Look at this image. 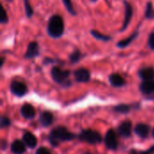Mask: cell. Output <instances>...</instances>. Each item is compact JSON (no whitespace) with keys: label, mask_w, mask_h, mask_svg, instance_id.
Instances as JSON below:
<instances>
[{"label":"cell","mask_w":154,"mask_h":154,"mask_svg":"<svg viewBox=\"0 0 154 154\" xmlns=\"http://www.w3.org/2000/svg\"><path fill=\"white\" fill-rule=\"evenodd\" d=\"M76 138V135L69 132L65 126H57L53 128L48 137L49 143L51 146L57 147L62 142H70Z\"/></svg>","instance_id":"1"},{"label":"cell","mask_w":154,"mask_h":154,"mask_svg":"<svg viewBox=\"0 0 154 154\" xmlns=\"http://www.w3.org/2000/svg\"><path fill=\"white\" fill-rule=\"evenodd\" d=\"M65 30L64 22L62 17L60 14H53L50 17L48 25H47V32L50 37L57 39L63 35Z\"/></svg>","instance_id":"2"},{"label":"cell","mask_w":154,"mask_h":154,"mask_svg":"<svg viewBox=\"0 0 154 154\" xmlns=\"http://www.w3.org/2000/svg\"><path fill=\"white\" fill-rule=\"evenodd\" d=\"M70 71L68 69H62L59 66H54L51 69V77L54 82L60 85L63 88H69L71 86V81L69 80Z\"/></svg>","instance_id":"3"},{"label":"cell","mask_w":154,"mask_h":154,"mask_svg":"<svg viewBox=\"0 0 154 154\" xmlns=\"http://www.w3.org/2000/svg\"><path fill=\"white\" fill-rule=\"evenodd\" d=\"M78 138L80 142H83L88 144H98L103 141V137L100 134V133L92 129L82 130L79 133Z\"/></svg>","instance_id":"4"},{"label":"cell","mask_w":154,"mask_h":154,"mask_svg":"<svg viewBox=\"0 0 154 154\" xmlns=\"http://www.w3.org/2000/svg\"><path fill=\"white\" fill-rule=\"evenodd\" d=\"M10 91L13 95H14L15 97H24L27 92H28V88L27 86L22 82V81H18V80H13L10 84Z\"/></svg>","instance_id":"5"},{"label":"cell","mask_w":154,"mask_h":154,"mask_svg":"<svg viewBox=\"0 0 154 154\" xmlns=\"http://www.w3.org/2000/svg\"><path fill=\"white\" fill-rule=\"evenodd\" d=\"M104 142H105L106 147L108 150H111V151L117 150V148H118V140H117L116 131L113 130V129H109L106 134Z\"/></svg>","instance_id":"6"},{"label":"cell","mask_w":154,"mask_h":154,"mask_svg":"<svg viewBox=\"0 0 154 154\" xmlns=\"http://www.w3.org/2000/svg\"><path fill=\"white\" fill-rule=\"evenodd\" d=\"M139 89L146 99H154V80L143 81L139 86Z\"/></svg>","instance_id":"7"},{"label":"cell","mask_w":154,"mask_h":154,"mask_svg":"<svg viewBox=\"0 0 154 154\" xmlns=\"http://www.w3.org/2000/svg\"><path fill=\"white\" fill-rule=\"evenodd\" d=\"M123 4L125 5V19H124V23L121 28V32H124L127 29L128 25L131 23V20L133 18V14H134V10H133V6L132 5L127 1V0H124Z\"/></svg>","instance_id":"8"},{"label":"cell","mask_w":154,"mask_h":154,"mask_svg":"<svg viewBox=\"0 0 154 154\" xmlns=\"http://www.w3.org/2000/svg\"><path fill=\"white\" fill-rule=\"evenodd\" d=\"M117 133L120 136L124 138H129L133 133V125L131 121H124L117 127Z\"/></svg>","instance_id":"9"},{"label":"cell","mask_w":154,"mask_h":154,"mask_svg":"<svg viewBox=\"0 0 154 154\" xmlns=\"http://www.w3.org/2000/svg\"><path fill=\"white\" fill-rule=\"evenodd\" d=\"M75 80L79 83H87L90 80V71L85 68H79L73 73Z\"/></svg>","instance_id":"10"},{"label":"cell","mask_w":154,"mask_h":154,"mask_svg":"<svg viewBox=\"0 0 154 154\" xmlns=\"http://www.w3.org/2000/svg\"><path fill=\"white\" fill-rule=\"evenodd\" d=\"M39 54H40V48H39L38 42H31L27 45V49H26V51H25L23 57H24V59L32 60V59L38 57Z\"/></svg>","instance_id":"11"},{"label":"cell","mask_w":154,"mask_h":154,"mask_svg":"<svg viewBox=\"0 0 154 154\" xmlns=\"http://www.w3.org/2000/svg\"><path fill=\"white\" fill-rule=\"evenodd\" d=\"M134 131V134L138 137H140L142 139H146L149 136V134H150L151 127L148 125H146V124L139 123V124H137L135 125Z\"/></svg>","instance_id":"12"},{"label":"cell","mask_w":154,"mask_h":154,"mask_svg":"<svg viewBox=\"0 0 154 154\" xmlns=\"http://www.w3.org/2000/svg\"><path fill=\"white\" fill-rule=\"evenodd\" d=\"M39 122H40V124H41L42 126H43V127H49L54 122V116L50 111H43L40 115Z\"/></svg>","instance_id":"13"},{"label":"cell","mask_w":154,"mask_h":154,"mask_svg":"<svg viewBox=\"0 0 154 154\" xmlns=\"http://www.w3.org/2000/svg\"><path fill=\"white\" fill-rule=\"evenodd\" d=\"M26 145L23 140L15 139L10 145L11 152L14 154H23L26 152Z\"/></svg>","instance_id":"14"},{"label":"cell","mask_w":154,"mask_h":154,"mask_svg":"<svg viewBox=\"0 0 154 154\" xmlns=\"http://www.w3.org/2000/svg\"><path fill=\"white\" fill-rule=\"evenodd\" d=\"M20 111H21V115L25 119H32L35 116V114H36L35 108L33 107V106H32L29 103H24L22 106Z\"/></svg>","instance_id":"15"},{"label":"cell","mask_w":154,"mask_h":154,"mask_svg":"<svg viewBox=\"0 0 154 154\" xmlns=\"http://www.w3.org/2000/svg\"><path fill=\"white\" fill-rule=\"evenodd\" d=\"M139 78L143 80H154V69L152 67H144L138 71Z\"/></svg>","instance_id":"16"},{"label":"cell","mask_w":154,"mask_h":154,"mask_svg":"<svg viewBox=\"0 0 154 154\" xmlns=\"http://www.w3.org/2000/svg\"><path fill=\"white\" fill-rule=\"evenodd\" d=\"M109 83L114 88H122L125 85V79L118 73H112L108 77Z\"/></svg>","instance_id":"17"},{"label":"cell","mask_w":154,"mask_h":154,"mask_svg":"<svg viewBox=\"0 0 154 154\" xmlns=\"http://www.w3.org/2000/svg\"><path fill=\"white\" fill-rule=\"evenodd\" d=\"M23 141L25 143V145L28 148H30V149L35 148L36 145H37V143H38L37 138L31 132H26V133L23 134Z\"/></svg>","instance_id":"18"},{"label":"cell","mask_w":154,"mask_h":154,"mask_svg":"<svg viewBox=\"0 0 154 154\" xmlns=\"http://www.w3.org/2000/svg\"><path fill=\"white\" fill-rule=\"evenodd\" d=\"M138 35H139V32H138V31H135L134 33H132V34H131L130 36H128L127 38L119 41V42H117L116 46H117L118 48H120V49H124V48L129 46V45H130V44L138 37Z\"/></svg>","instance_id":"19"},{"label":"cell","mask_w":154,"mask_h":154,"mask_svg":"<svg viewBox=\"0 0 154 154\" xmlns=\"http://www.w3.org/2000/svg\"><path fill=\"white\" fill-rule=\"evenodd\" d=\"M144 17L147 20H152V19H154V6L152 1H149L146 4L145 10H144Z\"/></svg>","instance_id":"20"},{"label":"cell","mask_w":154,"mask_h":154,"mask_svg":"<svg viewBox=\"0 0 154 154\" xmlns=\"http://www.w3.org/2000/svg\"><path fill=\"white\" fill-rule=\"evenodd\" d=\"M131 108L132 106H129V105H125V104H119L116 106H114V111L116 113H118V114H123V115H125V114H128L130 113L131 111Z\"/></svg>","instance_id":"21"},{"label":"cell","mask_w":154,"mask_h":154,"mask_svg":"<svg viewBox=\"0 0 154 154\" xmlns=\"http://www.w3.org/2000/svg\"><path fill=\"white\" fill-rule=\"evenodd\" d=\"M90 33L91 35L96 38L97 40H99V41H103V42H108L112 39L111 36L109 35H106V34H104V33H101L100 32L98 31H96V30H91L90 31Z\"/></svg>","instance_id":"22"},{"label":"cell","mask_w":154,"mask_h":154,"mask_svg":"<svg viewBox=\"0 0 154 154\" xmlns=\"http://www.w3.org/2000/svg\"><path fill=\"white\" fill-rule=\"evenodd\" d=\"M82 58V53L79 50L76 49L74 50L69 56V61L72 63V64H76L78 63Z\"/></svg>","instance_id":"23"},{"label":"cell","mask_w":154,"mask_h":154,"mask_svg":"<svg viewBox=\"0 0 154 154\" xmlns=\"http://www.w3.org/2000/svg\"><path fill=\"white\" fill-rule=\"evenodd\" d=\"M65 8L67 9V11L69 13V14L71 15H76L77 14V12L75 11L74 9V6H73V4L71 2V0H61Z\"/></svg>","instance_id":"24"},{"label":"cell","mask_w":154,"mask_h":154,"mask_svg":"<svg viewBox=\"0 0 154 154\" xmlns=\"http://www.w3.org/2000/svg\"><path fill=\"white\" fill-rule=\"evenodd\" d=\"M23 5H24V9H25V14L28 18H31L33 15V9L31 5L30 0H23Z\"/></svg>","instance_id":"25"},{"label":"cell","mask_w":154,"mask_h":154,"mask_svg":"<svg viewBox=\"0 0 154 154\" xmlns=\"http://www.w3.org/2000/svg\"><path fill=\"white\" fill-rule=\"evenodd\" d=\"M10 125H11V120L9 119V117H7L5 116H2L0 117V127H1V129L7 128Z\"/></svg>","instance_id":"26"},{"label":"cell","mask_w":154,"mask_h":154,"mask_svg":"<svg viewBox=\"0 0 154 154\" xmlns=\"http://www.w3.org/2000/svg\"><path fill=\"white\" fill-rule=\"evenodd\" d=\"M0 22L1 23H6L8 22V15L4 6H2V16L0 18Z\"/></svg>","instance_id":"27"},{"label":"cell","mask_w":154,"mask_h":154,"mask_svg":"<svg viewBox=\"0 0 154 154\" xmlns=\"http://www.w3.org/2000/svg\"><path fill=\"white\" fill-rule=\"evenodd\" d=\"M148 45L152 51H154V32H151L148 38Z\"/></svg>","instance_id":"28"},{"label":"cell","mask_w":154,"mask_h":154,"mask_svg":"<svg viewBox=\"0 0 154 154\" xmlns=\"http://www.w3.org/2000/svg\"><path fill=\"white\" fill-rule=\"evenodd\" d=\"M35 154H51V152H50L46 147L42 146V147H39V148L36 150V152H35Z\"/></svg>","instance_id":"29"},{"label":"cell","mask_w":154,"mask_h":154,"mask_svg":"<svg viewBox=\"0 0 154 154\" xmlns=\"http://www.w3.org/2000/svg\"><path fill=\"white\" fill-rule=\"evenodd\" d=\"M0 147H1V150L2 151H5V148L7 147V142L5 139H2L1 140V142H0Z\"/></svg>","instance_id":"30"},{"label":"cell","mask_w":154,"mask_h":154,"mask_svg":"<svg viewBox=\"0 0 154 154\" xmlns=\"http://www.w3.org/2000/svg\"><path fill=\"white\" fill-rule=\"evenodd\" d=\"M52 62H54V60H51V59H50V58H45L44 60H43V64H45V65H48V64L52 63Z\"/></svg>","instance_id":"31"},{"label":"cell","mask_w":154,"mask_h":154,"mask_svg":"<svg viewBox=\"0 0 154 154\" xmlns=\"http://www.w3.org/2000/svg\"><path fill=\"white\" fill-rule=\"evenodd\" d=\"M4 62H5V57H1V64H0V67L2 68L3 65H4Z\"/></svg>","instance_id":"32"},{"label":"cell","mask_w":154,"mask_h":154,"mask_svg":"<svg viewBox=\"0 0 154 154\" xmlns=\"http://www.w3.org/2000/svg\"><path fill=\"white\" fill-rule=\"evenodd\" d=\"M152 137L154 138V128L152 129Z\"/></svg>","instance_id":"33"},{"label":"cell","mask_w":154,"mask_h":154,"mask_svg":"<svg viewBox=\"0 0 154 154\" xmlns=\"http://www.w3.org/2000/svg\"><path fill=\"white\" fill-rule=\"evenodd\" d=\"M84 154H92V153H90V152H85Z\"/></svg>","instance_id":"34"},{"label":"cell","mask_w":154,"mask_h":154,"mask_svg":"<svg viewBox=\"0 0 154 154\" xmlns=\"http://www.w3.org/2000/svg\"><path fill=\"white\" fill-rule=\"evenodd\" d=\"M91 1H92V2H97V0H91Z\"/></svg>","instance_id":"35"},{"label":"cell","mask_w":154,"mask_h":154,"mask_svg":"<svg viewBox=\"0 0 154 154\" xmlns=\"http://www.w3.org/2000/svg\"><path fill=\"white\" fill-rule=\"evenodd\" d=\"M129 154H134V153H132V152H129Z\"/></svg>","instance_id":"36"},{"label":"cell","mask_w":154,"mask_h":154,"mask_svg":"<svg viewBox=\"0 0 154 154\" xmlns=\"http://www.w3.org/2000/svg\"><path fill=\"white\" fill-rule=\"evenodd\" d=\"M6 1H7V0H6ZM8 1H12V0H8Z\"/></svg>","instance_id":"37"}]
</instances>
